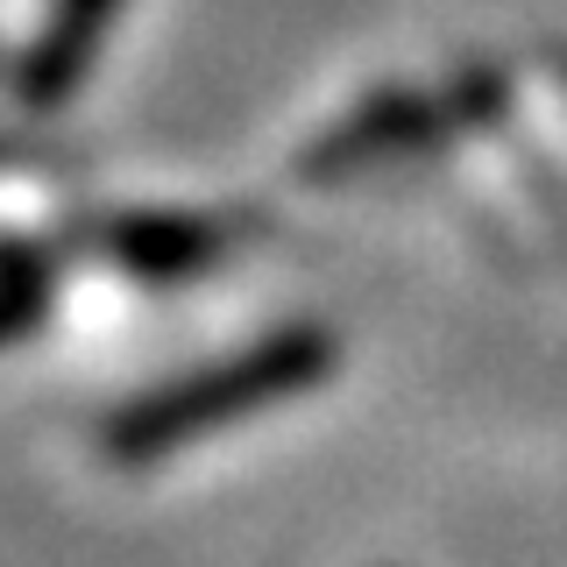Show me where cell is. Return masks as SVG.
Segmentation results:
<instances>
[{
  "mask_svg": "<svg viewBox=\"0 0 567 567\" xmlns=\"http://www.w3.org/2000/svg\"><path fill=\"white\" fill-rule=\"evenodd\" d=\"M327 369H333V341L319 327H277L256 348L227 354V362H206L177 383L142 390L135 404H121L100 425V447L121 468H150V461L192 447V440L220 433V425H241L284 398H298V390H312Z\"/></svg>",
  "mask_w": 567,
  "mask_h": 567,
  "instance_id": "1",
  "label": "cell"
},
{
  "mask_svg": "<svg viewBox=\"0 0 567 567\" xmlns=\"http://www.w3.org/2000/svg\"><path fill=\"white\" fill-rule=\"evenodd\" d=\"M489 93H496L489 71H468L461 93H447V100H433V93H377L362 114H348L333 135L312 142L306 164H298V177H306V185H333V177L369 171V164H383V156H412V150H425V142L447 135L454 114L468 100H489Z\"/></svg>",
  "mask_w": 567,
  "mask_h": 567,
  "instance_id": "2",
  "label": "cell"
},
{
  "mask_svg": "<svg viewBox=\"0 0 567 567\" xmlns=\"http://www.w3.org/2000/svg\"><path fill=\"white\" fill-rule=\"evenodd\" d=\"M241 241V220H206V213H121L100 235L106 256L142 284H185L220 256H235Z\"/></svg>",
  "mask_w": 567,
  "mask_h": 567,
  "instance_id": "3",
  "label": "cell"
},
{
  "mask_svg": "<svg viewBox=\"0 0 567 567\" xmlns=\"http://www.w3.org/2000/svg\"><path fill=\"white\" fill-rule=\"evenodd\" d=\"M121 8L128 0H50L43 29H35V43L22 50V64H14V93L22 106H64L71 93L85 85V71H93L106 29L121 22Z\"/></svg>",
  "mask_w": 567,
  "mask_h": 567,
  "instance_id": "4",
  "label": "cell"
},
{
  "mask_svg": "<svg viewBox=\"0 0 567 567\" xmlns=\"http://www.w3.org/2000/svg\"><path fill=\"white\" fill-rule=\"evenodd\" d=\"M58 298V248L0 241V348H14Z\"/></svg>",
  "mask_w": 567,
  "mask_h": 567,
  "instance_id": "5",
  "label": "cell"
}]
</instances>
